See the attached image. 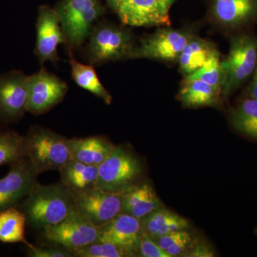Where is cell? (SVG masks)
Masks as SVG:
<instances>
[{
    "label": "cell",
    "instance_id": "cell-1",
    "mask_svg": "<svg viewBox=\"0 0 257 257\" xmlns=\"http://www.w3.org/2000/svg\"><path fill=\"white\" fill-rule=\"evenodd\" d=\"M75 209L74 193L61 182L37 183L20 206L27 223L41 229L58 224Z\"/></svg>",
    "mask_w": 257,
    "mask_h": 257
},
{
    "label": "cell",
    "instance_id": "cell-2",
    "mask_svg": "<svg viewBox=\"0 0 257 257\" xmlns=\"http://www.w3.org/2000/svg\"><path fill=\"white\" fill-rule=\"evenodd\" d=\"M145 167L130 146L116 145L110 155L98 167L95 187L121 194L143 181Z\"/></svg>",
    "mask_w": 257,
    "mask_h": 257
},
{
    "label": "cell",
    "instance_id": "cell-3",
    "mask_svg": "<svg viewBox=\"0 0 257 257\" xmlns=\"http://www.w3.org/2000/svg\"><path fill=\"white\" fill-rule=\"evenodd\" d=\"M27 157L39 175L60 170L70 160L69 139L49 128L34 126L25 136Z\"/></svg>",
    "mask_w": 257,
    "mask_h": 257
},
{
    "label": "cell",
    "instance_id": "cell-4",
    "mask_svg": "<svg viewBox=\"0 0 257 257\" xmlns=\"http://www.w3.org/2000/svg\"><path fill=\"white\" fill-rule=\"evenodd\" d=\"M55 10L69 50L82 45L104 13L99 0H62Z\"/></svg>",
    "mask_w": 257,
    "mask_h": 257
},
{
    "label": "cell",
    "instance_id": "cell-5",
    "mask_svg": "<svg viewBox=\"0 0 257 257\" xmlns=\"http://www.w3.org/2000/svg\"><path fill=\"white\" fill-rule=\"evenodd\" d=\"M257 63V40L247 35L234 37L231 42L229 55L221 61L224 84L221 95L229 96L253 73Z\"/></svg>",
    "mask_w": 257,
    "mask_h": 257
},
{
    "label": "cell",
    "instance_id": "cell-6",
    "mask_svg": "<svg viewBox=\"0 0 257 257\" xmlns=\"http://www.w3.org/2000/svg\"><path fill=\"white\" fill-rule=\"evenodd\" d=\"M88 43L87 55L89 63L97 65L104 62L130 58L134 47L127 31L109 25L93 28Z\"/></svg>",
    "mask_w": 257,
    "mask_h": 257
},
{
    "label": "cell",
    "instance_id": "cell-7",
    "mask_svg": "<svg viewBox=\"0 0 257 257\" xmlns=\"http://www.w3.org/2000/svg\"><path fill=\"white\" fill-rule=\"evenodd\" d=\"M42 230L44 237L51 244L62 246L72 253L98 240V227L82 216L77 208L58 224Z\"/></svg>",
    "mask_w": 257,
    "mask_h": 257
},
{
    "label": "cell",
    "instance_id": "cell-8",
    "mask_svg": "<svg viewBox=\"0 0 257 257\" xmlns=\"http://www.w3.org/2000/svg\"><path fill=\"white\" fill-rule=\"evenodd\" d=\"M26 87L27 111L34 114H44L57 105L69 89L65 82L44 69L27 76Z\"/></svg>",
    "mask_w": 257,
    "mask_h": 257
},
{
    "label": "cell",
    "instance_id": "cell-9",
    "mask_svg": "<svg viewBox=\"0 0 257 257\" xmlns=\"http://www.w3.org/2000/svg\"><path fill=\"white\" fill-rule=\"evenodd\" d=\"M193 37L188 32L160 29L153 35L143 39L140 46L134 47L130 59L179 60L184 47Z\"/></svg>",
    "mask_w": 257,
    "mask_h": 257
},
{
    "label": "cell",
    "instance_id": "cell-10",
    "mask_svg": "<svg viewBox=\"0 0 257 257\" xmlns=\"http://www.w3.org/2000/svg\"><path fill=\"white\" fill-rule=\"evenodd\" d=\"M38 175L28 157L10 165L9 172L0 179V211L15 207L25 199L38 183Z\"/></svg>",
    "mask_w": 257,
    "mask_h": 257
},
{
    "label": "cell",
    "instance_id": "cell-11",
    "mask_svg": "<svg viewBox=\"0 0 257 257\" xmlns=\"http://www.w3.org/2000/svg\"><path fill=\"white\" fill-rule=\"evenodd\" d=\"M74 197L77 211L96 227L121 213V194L94 187L76 193Z\"/></svg>",
    "mask_w": 257,
    "mask_h": 257
},
{
    "label": "cell",
    "instance_id": "cell-12",
    "mask_svg": "<svg viewBox=\"0 0 257 257\" xmlns=\"http://www.w3.org/2000/svg\"><path fill=\"white\" fill-rule=\"evenodd\" d=\"M37 42L35 52L41 64L46 62L57 63L59 45L66 43V37L55 10L47 6L39 9L36 23Z\"/></svg>",
    "mask_w": 257,
    "mask_h": 257
},
{
    "label": "cell",
    "instance_id": "cell-13",
    "mask_svg": "<svg viewBox=\"0 0 257 257\" xmlns=\"http://www.w3.org/2000/svg\"><path fill=\"white\" fill-rule=\"evenodd\" d=\"M27 75L12 71L0 75V121L15 122L27 111Z\"/></svg>",
    "mask_w": 257,
    "mask_h": 257
},
{
    "label": "cell",
    "instance_id": "cell-14",
    "mask_svg": "<svg viewBox=\"0 0 257 257\" xmlns=\"http://www.w3.org/2000/svg\"><path fill=\"white\" fill-rule=\"evenodd\" d=\"M142 235L141 220L121 212L98 227L97 241L114 243L137 256Z\"/></svg>",
    "mask_w": 257,
    "mask_h": 257
},
{
    "label": "cell",
    "instance_id": "cell-15",
    "mask_svg": "<svg viewBox=\"0 0 257 257\" xmlns=\"http://www.w3.org/2000/svg\"><path fill=\"white\" fill-rule=\"evenodd\" d=\"M121 21L133 27L170 25L169 12L157 0H126L116 10Z\"/></svg>",
    "mask_w": 257,
    "mask_h": 257
},
{
    "label": "cell",
    "instance_id": "cell-16",
    "mask_svg": "<svg viewBox=\"0 0 257 257\" xmlns=\"http://www.w3.org/2000/svg\"><path fill=\"white\" fill-rule=\"evenodd\" d=\"M162 207V203L151 184L143 182L121 194V212L139 219Z\"/></svg>",
    "mask_w": 257,
    "mask_h": 257
},
{
    "label": "cell",
    "instance_id": "cell-17",
    "mask_svg": "<svg viewBox=\"0 0 257 257\" xmlns=\"http://www.w3.org/2000/svg\"><path fill=\"white\" fill-rule=\"evenodd\" d=\"M115 146L103 136L69 139L71 159L97 167L110 155Z\"/></svg>",
    "mask_w": 257,
    "mask_h": 257
},
{
    "label": "cell",
    "instance_id": "cell-18",
    "mask_svg": "<svg viewBox=\"0 0 257 257\" xmlns=\"http://www.w3.org/2000/svg\"><path fill=\"white\" fill-rule=\"evenodd\" d=\"M213 15L229 27L247 23L257 14V0H214Z\"/></svg>",
    "mask_w": 257,
    "mask_h": 257
},
{
    "label": "cell",
    "instance_id": "cell-19",
    "mask_svg": "<svg viewBox=\"0 0 257 257\" xmlns=\"http://www.w3.org/2000/svg\"><path fill=\"white\" fill-rule=\"evenodd\" d=\"M59 172L61 183L74 194L94 188L97 182V166L87 165L72 159L67 161Z\"/></svg>",
    "mask_w": 257,
    "mask_h": 257
},
{
    "label": "cell",
    "instance_id": "cell-20",
    "mask_svg": "<svg viewBox=\"0 0 257 257\" xmlns=\"http://www.w3.org/2000/svg\"><path fill=\"white\" fill-rule=\"evenodd\" d=\"M140 220L143 232L153 239L177 230L188 229L189 227L187 219L162 207Z\"/></svg>",
    "mask_w": 257,
    "mask_h": 257
},
{
    "label": "cell",
    "instance_id": "cell-21",
    "mask_svg": "<svg viewBox=\"0 0 257 257\" xmlns=\"http://www.w3.org/2000/svg\"><path fill=\"white\" fill-rule=\"evenodd\" d=\"M221 92L203 81L184 79L179 91V99L187 107L218 106L220 104Z\"/></svg>",
    "mask_w": 257,
    "mask_h": 257
},
{
    "label": "cell",
    "instance_id": "cell-22",
    "mask_svg": "<svg viewBox=\"0 0 257 257\" xmlns=\"http://www.w3.org/2000/svg\"><path fill=\"white\" fill-rule=\"evenodd\" d=\"M215 50L216 47L211 42L193 37L179 56L181 72L186 76L197 72Z\"/></svg>",
    "mask_w": 257,
    "mask_h": 257
},
{
    "label": "cell",
    "instance_id": "cell-23",
    "mask_svg": "<svg viewBox=\"0 0 257 257\" xmlns=\"http://www.w3.org/2000/svg\"><path fill=\"white\" fill-rule=\"evenodd\" d=\"M27 218L16 207L0 211V241L5 243H24L30 247L25 238Z\"/></svg>",
    "mask_w": 257,
    "mask_h": 257
},
{
    "label": "cell",
    "instance_id": "cell-24",
    "mask_svg": "<svg viewBox=\"0 0 257 257\" xmlns=\"http://www.w3.org/2000/svg\"><path fill=\"white\" fill-rule=\"evenodd\" d=\"M69 62L71 66L72 79L77 85L100 98L105 104H110L112 97L101 84L92 66L80 63L71 54H69Z\"/></svg>",
    "mask_w": 257,
    "mask_h": 257
},
{
    "label": "cell",
    "instance_id": "cell-25",
    "mask_svg": "<svg viewBox=\"0 0 257 257\" xmlns=\"http://www.w3.org/2000/svg\"><path fill=\"white\" fill-rule=\"evenodd\" d=\"M233 126L240 133L257 139V100L246 99L231 111Z\"/></svg>",
    "mask_w": 257,
    "mask_h": 257
},
{
    "label": "cell",
    "instance_id": "cell-26",
    "mask_svg": "<svg viewBox=\"0 0 257 257\" xmlns=\"http://www.w3.org/2000/svg\"><path fill=\"white\" fill-rule=\"evenodd\" d=\"M25 157V137L15 132L0 130V166L12 165Z\"/></svg>",
    "mask_w": 257,
    "mask_h": 257
},
{
    "label": "cell",
    "instance_id": "cell-27",
    "mask_svg": "<svg viewBox=\"0 0 257 257\" xmlns=\"http://www.w3.org/2000/svg\"><path fill=\"white\" fill-rule=\"evenodd\" d=\"M187 80H199L207 83L209 85L212 86L218 91L221 92L223 85L224 84V72L223 69L221 61L219 58V53L217 50L214 51L212 54L203 64L200 69L197 72L188 76H186Z\"/></svg>",
    "mask_w": 257,
    "mask_h": 257
},
{
    "label": "cell",
    "instance_id": "cell-28",
    "mask_svg": "<svg viewBox=\"0 0 257 257\" xmlns=\"http://www.w3.org/2000/svg\"><path fill=\"white\" fill-rule=\"evenodd\" d=\"M153 239L171 257L183 256L193 242L192 235L187 229L177 230Z\"/></svg>",
    "mask_w": 257,
    "mask_h": 257
},
{
    "label": "cell",
    "instance_id": "cell-29",
    "mask_svg": "<svg viewBox=\"0 0 257 257\" xmlns=\"http://www.w3.org/2000/svg\"><path fill=\"white\" fill-rule=\"evenodd\" d=\"M74 257H128L132 256L124 248L114 243L96 241L76 250Z\"/></svg>",
    "mask_w": 257,
    "mask_h": 257
},
{
    "label": "cell",
    "instance_id": "cell-30",
    "mask_svg": "<svg viewBox=\"0 0 257 257\" xmlns=\"http://www.w3.org/2000/svg\"><path fill=\"white\" fill-rule=\"evenodd\" d=\"M141 257H171L152 237L143 232L138 255Z\"/></svg>",
    "mask_w": 257,
    "mask_h": 257
},
{
    "label": "cell",
    "instance_id": "cell-31",
    "mask_svg": "<svg viewBox=\"0 0 257 257\" xmlns=\"http://www.w3.org/2000/svg\"><path fill=\"white\" fill-rule=\"evenodd\" d=\"M28 248V256L31 257H74L73 253L57 245L44 246L32 245Z\"/></svg>",
    "mask_w": 257,
    "mask_h": 257
},
{
    "label": "cell",
    "instance_id": "cell-32",
    "mask_svg": "<svg viewBox=\"0 0 257 257\" xmlns=\"http://www.w3.org/2000/svg\"><path fill=\"white\" fill-rule=\"evenodd\" d=\"M212 249L210 246H208L205 242L202 241H196L191 245L188 251L185 253L184 256L194 257H210L214 256Z\"/></svg>",
    "mask_w": 257,
    "mask_h": 257
},
{
    "label": "cell",
    "instance_id": "cell-33",
    "mask_svg": "<svg viewBox=\"0 0 257 257\" xmlns=\"http://www.w3.org/2000/svg\"><path fill=\"white\" fill-rule=\"evenodd\" d=\"M253 72H254V74H253L252 82H251V87H250L249 93L251 98L257 100V63Z\"/></svg>",
    "mask_w": 257,
    "mask_h": 257
},
{
    "label": "cell",
    "instance_id": "cell-34",
    "mask_svg": "<svg viewBox=\"0 0 257 257\" xmlns=\"http://www.w3.org/2000/svg\"><path fill=\"white\" fill-rule=\"evenodd\" d=\"M157 1H158V3H160V5L163 9H165L166 11L169 12L170 7L172 6V5L173 4L175 0H157Z\"/></svg>",
    "mask_w": 257,
    "mask_h": 257
},
{
    "label": "cell",
    "instance_id": "cell-35",
    "mask_svg": "<svg viewBox=\"0 0 257 257\" xmlns=\"http://www.w3.org/2000/svg\"><path fill=\"white\" fill-rule=\"evenodd\" d=\"M125 1L126 0H107V3L111 8L115 10H117L120 5L124 3Z\"/></svg>",
    "mask_w": 257,
    "mask_h": 257
}]
</instances>
